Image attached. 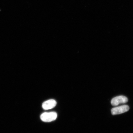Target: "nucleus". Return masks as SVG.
<instances>
[{"label":"nucleus","mask_w":133,"mask_h":133,"mask_svg":"<svg viewBox=\"0 0 133 133\" xmlns=\"http://www.w3.org/2000/svg\"><path fill=\"white\" fill-rule=\"evenodd\" d=\"M57 117V114L56 112H44L41 115V119L44 122H49L55 120Z\"/></svg>","instance_id":"obj_1"},{"label":"nucleus","mask_w":133,"mask_h":133,"mask_svg":"<svg viewBox=\"0 0 133 133\" xmlns=\"http://www.w3.org/2000/svg\"><path fill=\"white\" fill-rule=\"evenodd\" d=\"M128 101V99L126 96H120L113 98L111 100V104L113 106H116L120 104L125 103Z\"/></svg>","instance_id":"obj_2"},{"label":"nucleus","mask_w":133,"mask_h":133,"mask_svg":"<svg viewBox=\"0 0 133 133\" xmlns=\"http://www.w3.org/2000/svg\"><path fill=\"white\" fill-rule=\"evenodd\" d=\"M129 109L128 106L124 105L112 108L111 110V112L113 115H116L127 112Z\"/></svg>","instance_id":"obj_3"},{"label":"nucleus","mask_w":133,"mask_h":133,"mask_svg":"<svg viewBox=\"0 0 133 133\" xmlns=\"http://www.w3.org/2000/svg\"><path fill=\"white\" fill-rule=\"evenodd\" d=\"M57 104L56 101L54 99H51L45 101L42 104V107L44 110H49L53 109L55 107Z\"/></svg>","instance_id":"obj_4"}]
</instances>
